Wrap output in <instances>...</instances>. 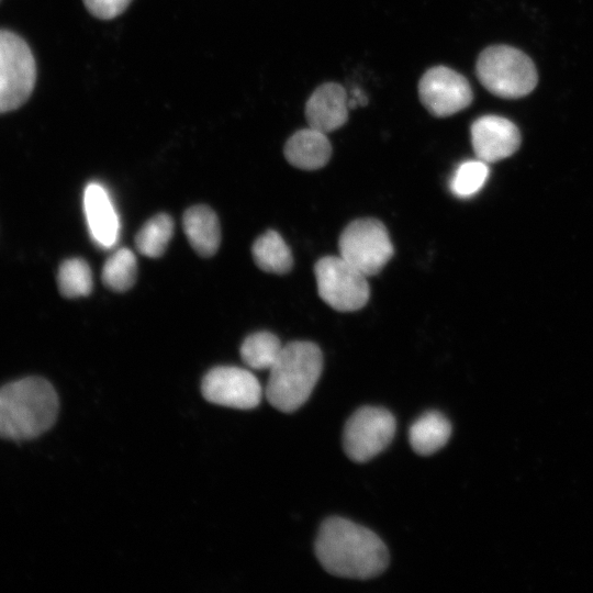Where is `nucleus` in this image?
I'll return each mask as SVG.
<instances>
[{
	"instance_id": "a211bd4d",
	"label": "nucleus",
	"mask_w": 593,
	"mask_h": 593,
	"mask_svg": "<svg viewBox=\"0 0 593 593\" xmlns=\"http://www.w3.org/2000/svg\"><path fill=\"white\" fill-rule=\"evenodd\" d=\"M174 234V221L166 213L150 217L135 237L137 250L149 258L160 257Z\"/></svg>"
},
{
	"instance_id": "f03ea898",
	"label": "nucleus",
	"mask_w": 593,
	"mask_h": 593,
	"mask_svg": "<svg viewBox=\"0 0 593 593\" xmlns=\"http://www.w3.org/2000/svg\"><path fill=\"white\" fill-rule=\"evenodd\" d=\"M57 413V393L43 378L27 377L0 388V438H36L54 425Z\"/></svg>"
},
{
	"instance_id": "9d476101",
	"label": "nucleus",
	"mask_w": 593,
	"mask_h": 593,
	"mask_svg": "<svg viewBox=\"0 0 593 593\" xmlns=\"http://www.w3.org/2000/svg\"><path fill=\"white\" fill-rule=\"evenodd\" d=\"M418 96L426 110L437 118L452 115L472 102L468 80L446 66L428 69L419 80Z\"/></svg>"
},
{
	"instance_id": "f3484780",
	"label": "nucleus",
	"mask_w": 593,
	"mask_h": 593,
	"mask_svg": "<svg viewBox=\"0 0 593 593\" xmlns=\"http://www.w3.org/2000/svg\"><path fill=\"white\" fill-rule=\"evenodd\" d=\"M251 253L256 265L266 272L282 275L293 266L291 250L276 231L260 235L253 244Z\"/></svg>"
},
{
	"instance_id": "6ab92c4d",
	"label": "nucleus",
	"mask_w": 593,
	"mask_h": 593,
	"mask_svg": "<svg viewBox=\"0 0 593 593\" xmlns=\"http://www.w3.org/2000/svg\"><path fill=\"white\" fill-rule=\"evenodd\" d=\"M282 345L270 332H256L243 342L239 353L242 360L251 369H270L277 360Z\"/></svg>"
},
{
	"instance_id": "5701e85b",
	"label": "nucleus",
	"mask_w": 593,
	"mask_h": 593,
	"mask_svg": "<svg viewBox=\"0 0 593 593\" xmlns=\"http://www.w3.org/2000/svg\"><path fill=\"white\" fill-rule=\"evenodd\" d=\"M132 0H83L87 10L96 18L102 20L120 15Z\"/></svg>"
},
{
	"instance_id": "4be33fe9",
	"label": "nucleus",
	"mask_w": 593,
	"mask_h": 593,
	"mask_svg": "<svg viewBox=\"0 0 593 593\" xmlns=\"http://www.w3.org/2000/svg\"><path fill=\"white\" fill-rule=\"evenodd\" d=\"M489 177L488 163L477 158L461 163L455 170L449 188L459 198H469L481 190Z\"/></svg>"
},
{
	"instance_id": "f257e3e1",
	"label": "nucleus",
	"mask_w": 593,
	"mask_h": 593,
	"mask_svg": "<svg viewBox=\"0 0 593 593\" xmlns=\"http://www.w3.org/2000/svg\"><path fill=\"white\" fill-rule=\"evenodd\" d=\"M314 550L321 566L340 578L371 579L389 564L384 542L370 529L342 517H329L323 522Z\"/></svg>"
},
{
	"instance_id": "1a4fd4ad",
	"label": "nucleus",
	"mask_w": 593,
	"mask_h": 593,
	"mask_svg": "<svg viewBox=\"0 0 593 593\" xmlns=\"http://www.w3.org/2000/svg\"><path fill=\"white\" fill-rule=\"evenodd\" d=\"M201 392L208 402L238 410L255 409L262 398L258 379L250 371L233 366L209 370L202 379Z\"/></svg>"
},
{
	"instance_id": "dca6fc26",
	"label": "nucleus",
	"mask_w": 593,
	"mask_h": 593,
	"mask_svg": "<svg viewBox=\"0 0 593 593\" xmlns=\"http://www.w3.org/2000/svg\"><path fill=\"white\" fill-rule=\"evenodd\" d=\"M451 434V425L445 415L428 411L417 417L409 429L412 449L421 456H429L443 448Z\"/></svg>"
},
{
	"instance_id": "4468645a",
	"label": "nucleus",
	"mask_w": 593,
	"mask_h": 593,
	"mask_svg": "<svg viewBox=\"0 0 593 593\" xmlns=\"http://www.w3.org/2000/svg\"><path fill=\"white\" fill-rule=\"evenodd\" d=\"M332 146L325 133L312 127L294 133L286 143L284 157L294 167L320 169L331 158Z\"/></svg>"
},
{
	"instance_id": "423d86ee",
	"label": "nucleus",
	"mask_w": 593,
	"mask_h": 593,
	"mask_svg": "<svg viewBox=\"0 0 593 593\" xmlns=\"http://www.w3.org/2000/svg\"><path fill=\"white\" fill-rule=\"evenodd\" d=\"M320 298L339 312L357 311L369 300L370 289L365 276L340 256H326L314 266Z\"/></svg>"
},
{
	"instance_id": "7ed1b4c3",
	"label": "nucleus",
	"mask_w": 593,
	"mask_h": 593,
	"mask_svg": "<svg viewBox=\"0 0 593 593\" xmlns=\"http://www.w3.org/2000/svg\"><path fill=\"white\" fill-rule=\"evenodd\" d=\"M323 369V356L311 342H291L282 347L269 369L266 398L277 410L292 413L310 398Z\"/></svg>"
},
{
	"instance_id": "f8f14e48",
	"label": "nucleus",
	"mask_w": 593,
	"mask_h": 593,
	"mask_svg": "<svg viewBox=\"0 0 593 593\" xmlns=\"http://www.w3.org/2000/svg\"><path fill=\"white\" fill-rule=\"evenodd\" d=\"M348 99L345 89L327 82L314 90L305 104L309 126L325 134L342 127L348 119Z\"/></svg>"
},
{
	"instance_id": "0eeeda50",
	"label": "nucleus",
	"mask_w": 593,
	"mask_h": 593,
	"mask_svg": "<svg viewBox=\"0 0 593 593\" xmlns=\"http://www.w3.org/2000/svg\"><path fill=\"white\" fill-rule=\"evenodd\" d=\"M339 256L365 276L379 273L393 256V245L385 226L376 219L349 223L338 240Z\"/></svg>"
},
{
	"instance_id": "2eb2a0df",
	"label": "nucleus",
	"mask_w": 593,
	"mask_h": 593,
	"mask_svg": "<svg viewBox=\"0 0 593 593\" xmlns=\"http://www.w3.org/2000/svg\"><path fill=\"white\" fill-rule=\"evenodd\" d=\"M184 234L192 248L202 257L213 256L221 243L220 222L206 205L189 208L182 219Z\"/></svg>"
},
{
	"instance_id": "aec40b11",
	"label": "nucleus",
	"mask_w": 593,
	"mask_h": 593,
	"mask_svg": "<svg viewBox=\"0 0 593 593\" xmlns=\"http://www.w3.org/2000/svg\"><path fill=\"white\" fill-rule=\"evenodd\" d=\"M137 261L128 248H119L107 259L102 268V281L113 291L128 290L135 282Z\"/></svg>"
},
{
	"instance_id": "412c9836",
	"label": "nucleus",
	"mask_w": 593,
	"mask_h": 593,
	"mask_svg": "<svg viewBox=\"0 0 593 593\" xmlns=\"http://www.w3.org/2000/svg\"><path fill=\"white\" fill-rule=\"evenodd\" d=\"M57 283L59 292L66 298L86 296L93 287L91 269L86 260L69 258L58 269Z\"/></svg>"
},
{
	"instance_id": "20e7f679",
	"label": "nucleus",
	"mask_w": 593,
	"mask_h": 593,
	"mask_svg": "<svg viewBox=\"0 0 593 593\" xmlns=\"http://www.w3.org/2000/svg\"><path fill=\"white\" fill-rule=\"evenodd\" d=\"M478 79L491 93L516 99L532 92L537 85V70L530 58L517 48L494 45L478 57Z\"/></svg>"
},
{
	"instance_id": "9b49d317",
	"label": "nucleus",
	"mask_w": 593,
	"mask_h": 593,
	"mask_svg": "<svg viewBox=\"0 0 593 593\" xmlns=\"http://www.w3.org/2000/svg\"><path fill=\"white\" fill-rule=\"evenodd\" d=\"M471 143L477 158L494 163L514 154L521 144L516 125L499 115H484L471 125Z\"/></svg>"
},
{
	"instance_id": "6e6552de",
	"label": "nucleus",
	"mask_w": 593,
	"mask_h": 593,
	"mask_svg": "<svg viewBox=\"0 0 593 593\" xmlns=\"http://www.w3.org/2000/svg\"><path fill=\"white\" fill-rule=\"evenodd\" d=\"M396 422L385 409L362 406L346 422L343 447L349 459L366 462L384 450L394 437Z\"/></svg>"
},
{
	"instance_id": "39448f33",
	"label": "nucleus",
	"mask_w": 593,
	"mask_h": 593,
	"mask_svg": "<svg viewBox=\"0 0 593 593\" xmlns=\"http://www.w3.org/2000/svg\"><path fill=\"white\" fill-rule=\"evenodd\" d=\"M35 81L36 64L29 45L19 35L0 30V113L24 104Z\"/></svg>"
},
{
	"instance_id": "ddd939ff",
	"label": "nucleus",
	"mask_w": 593,
	"mask_h": 593,
	"mask_svg": "<svg viewBox=\"0 0 593 593\" xmlns=\"http://www.w3.org/2000/svg\"><path fill=\"white\" fill-rule=\"evenodd\" d=\"M83 211L93 242L101 248H111L119 236V217L107 190L97 182L83 192Z\"/></svg>"
}]
</instances>
